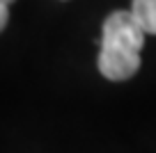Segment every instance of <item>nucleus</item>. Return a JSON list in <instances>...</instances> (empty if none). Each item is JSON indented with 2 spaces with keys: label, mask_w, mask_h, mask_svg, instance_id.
<instances>
[{
  "label": "nucleus",
  "mask_w": 156,
  "mask_h": 153,
  "mask_svg": "<svg viewBox=\"0 0 156 153\" xmlns=\"http://www.w3.org/2000/svg\"><path fill=\"white\" fill-rule=\"evenodd\" d=\"M99 43V71L103 78L119 82L138 73L145 30L129 9H117L103 21Z\"/></svg>",
  "instance_id": "obj_1"
},
{
  "label": "nucleus",
  "mask_w": 156,
  "mask_h": 153,
  "mask_svg": "<svg viewBox=\"0 0 156 153\" xmlns=\"http://www.w3.org/2000/svg\"><path fill=\"white\" fill-rule=\"evenodd\" d=\"M129 12L140 23L145 34H156V0H133Z\"/></svg>",
  "instance_id": "obj_2"
},
{
  "label": "nucleus",
  "mask_w": 156,
  "mask_h": 153,
  "mask_svg": "<svg viewBox=\"0 0 156 153\" xmlns=\"http://www.w3.org/2000/svg\"><path fill=\"white\" fill-rule=\"evenodd\" d=\"M14 0H0V32L5 30L7 21H9V5Z\"/></svg>",
  "instance_id": "obj_3"
}]
</instances>
